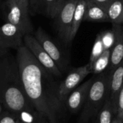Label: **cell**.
<instances>
[{"label": "cell", "instance_id": "obj_21", "mask_svg": "<svg viewBox=\"0 0 123 123\" xmlns=\"http://www.w3.org/2000/svg\"><path fill=\"white\" fill-rule=\"evenodd\" d=\"M92 1L97 3V4H99L102 6H104L105 7H107L113 0H92Z\"/></svg>", "mask_w": 123, "mask_h": 123}, {"label": "cell", "instance_id": "obj_14", "mask_svg": "<svg viewBox=\"0 0 123 123\" xmlns=\"http://www.w3.org/2000/svg\"><path fill=\"white\" fill-rule=\"evenodd\" d=\"M123 61V30L119 32L118 37L114 46L111 49L110 63L108 71L112 73L117 66H118Z\"/></svg>", "mask_w": 123, "mask_h": 123}, {"label": "cell", "instance_id": "obj_15", "mask_svg": "<svg viewBox=\"0 0 123 123\" xmlns=\"http://www.w3.org/2000/svg\"><path fill=\"white\" fill-rule=\"evenodd\" d=\"M109 22L115 25H123V0H113L107 6Z\"/></svg>", "mask_w": 123, "mask_h": 123}, {"label": "cell", "instance_id": "obj_12", "mask_svg": "<svg viewBox=\"0 0 123 123\" xmlns=\"http://www.w3.org/2000/svg\"><path fill=\"white\" fill-rule=\"evenodd\" d=\"M84 21L109 22L107 7L92 1H86Z\"/></svg>", "mask_w": 123, "mask_h": 123}, {"label": "cell", "instance_id": "obj_18", "mask_svg": "<svg viewBox=\"0 0 123 123\" xmlns=\"http://www.w3.org/2000/svg\"><path fill=\"white\" fill-rule=\"evenodd\" d=\"M105 51V48L103 46L100 35H98L95 39L94 43L93 45V48L92 50V53L90 55V58H89V63H92L95 59H97L99 56H100Z\"/></svg>", "mask_w": 123, "mask_h": 123}, {"label": "cell", "instance_id": "obj_1", "mask_svg": "<svg viewBox=\"0 0 123 123\" xmlns=\"http://www.w3.org/2000/svg\"><path fill=\"white\" fill-rule=\"evenodd\" d=\"M16 58L25 92L32 105L50 123H64L67 108L61 99L58 82L24 45Z\"/></svg>", "mask_w": 123, "mask_h": 123}, {"label": "cell", "instance_id": "obj_23", "mask_svg": "<svg viewBox=\"0 0 123 123\" xmlns=\"http://www.w3.org/2000/svg\"><path fill=\"white\" fill-rule=\"evenodd\" d=\"M6 1H14V2H17V1H27V2H30V0H6Z\"/></svg>", "mask_w": 123, "mask_h": 123}, {"label": "cell", "instance_id": "obj_16", "mask_svg": "<svg viewBox=\"0 0 123 123\" xmlns=\"http://www.w3.org/2000/svg\"><path fill=\"white\" fill-rule=\"evenodd\" d=\"M110 55L111 49L106 50L100 56L95 59L92 63H89L90 64L92 74H93L94 75H97L106 71V70L109 68L110 66Z\"/></svg>", "mask_w": 123, "mask_h": 123}, {"label": "cell", "instance_id": "obj_28", "mask_svg": "<svg viewBox=\"0 0 123 123\" xmlns=\"http://www.w3.org/2000/svg\"><path fill=\"white\" fill-rule=\"evenodd\" d=\"M1 1H2V0H0V3H1Z\"/></svg>", "mask_w": 123, "mask_h": 123}, {"label": "cell", "instance_id": "obj_19", "mask_svg": "<svg viewBox=\"0 0 123 123\" xmlns=\"http://www.w3.org/2000/svg\"><path fill=\"white\" fill-rule=\"evenodd\" d=\"M0 123H19L15 115L7 111L4 110L1 112V115L0 116Z\"/></svg>", "mask_w": 123, "mask_h": 123}, {"label": "cell", "instance_id": "obj_3", "mask_svg": "<svg viewBox=\"0 0 123 123\" xmlns=\"http://www.w3.org/2000/svg\"><path fill=\"white\" fill-rule=\"evenodd\" d=\"M2 8L6 22L18 27L24 36L32 34L33 26L30 17V2H14L4 0L2 3Z\"/></svg>", "mask_w": 123, "mask_h": 123}, {"label": "cell", "instance_id": "obj_2", "mask_svg": "<svg viewBox=\"0 0 123 123\" xmlns=\"http://www.w3.org/2000/svg\"><path fill=\"white\" fill-rule=\"evenodd\" d=\"M111 74L105 71L94 76L86 101L82 108L79 123H87L96 116L110 95Z\"/></svg>", "mask_w": 123, "mask_h": 123}, {"label": "cell", "instance_id": "obj_11", "mask_svg": "<svg viewBox=\"0 0 123 123\" xmlns=\"http://www.w3.org/2000/svg\"><path fill=\"white\" fill-rule=\"evenodd\" d=\"M65 1L66 0H35L30 6V12L32 14L37 12L54 19Z\"/></svg>", "mask_w": 123, "mask_h": 123}, {"label": "cell", "instance_id": "obj_17", "mask_svg": "<svg viewBox=\"0 0 123 123\" xmlns=\"http://www.w3.org/2000/svg\"><path fill=\"white\" fill-rule=\"evenodd\" d=\"M115 112L110 97L107 98L105 103L97 113L95 123H112L114 120Z\"/></svg>", "mask_w": 123, "mask_h": 123}, {"label": "cell", "instance_id": "obj_7", "mask_svg": "<svg viewBox=\"0 0 123 123\" xmlns=\"http://www.w3.org/2000/svg\"><path fill=\"white\" fill-rule=\"evenodd\" d=\"M90 74H92L90 64L88 63L83 66L71 70L66 78L60 82L58 93L61 99L65 104L70 93L79 86L84 79Z\"/></svg>", "mask_w": 123, "mask_h": 123}, {"label": "cell", "instance_id": "obj_29", "mask_svg": "<svg viewBox=\"0 0 123 123\" xmlns=\"http://www.w3.org/2000/svg\"></svg>", "mask_w": 123, "mask_h": 123}, {"label": "cell", "instance_id": "obj_8", "mask_svg": "<svg viewBox=\"0 0 123 123\" xmlns=\"http://www.w3.org/2000/svg\"><path fill=\"white\" fill-rule=\"evenodd\" d=\"M35 38L41 45L43 48L55 61L62 73L66 71L68 67V61L63 55L62 51L58 48L54 41L41 27H38L35 32Z\"/></svg>", "mask_w": 123, "mask_h": 123}, {"label": "cell", "instance_id": "obj_26", "mask_svg": "<svg viewBox=\"0 0 123 123\" xmlns=\"http://www.w3.org/2000/svg\"><path fill=\"white\" fill-rule=\"evenodd\" d=\"M86 1H92V0H86Z\"/></svg>", "mask_w": 123, "mask_h": 123}, {"label": "cell", "instance_id": "obj_5", "mask_svg": "<svg viewBox=\"0 0 123 123\" xmlns=\"http://www.w3.org/2000/svg\"><path fill=\"white\" fill-rule=\"evenodd\" d=\"M24 45L30 50L40 63L53 76L58 79L62 76L63 73L58 68L55 61L43 48L37 39L32 34L25 35L23 37Z\"/></svg>", "mask_w": 123, "mask_h": 123}, {"label": "cell", "instance_id": "obj_9", "mask_svg": "<svg viewBox=\"0 0 123 123\" xmlns=\"http://www.w3.org/2000/svg\"><path fill=\"white\" fill-rule=\"evenodd\" d=\"M93 80L94 76L80 84L70 93L66 101V108L68 112L75 114L82 110L88 97Z\"/></svg>", "mask_w": 123, "mask_h": 123}, {"label": "cell", "instance_id": "obj_27", "mask_svg": "<svg viewBox=\"0 0 123 123\" xmlns=\"http://www.w3.org/2000/svg\"><path fill=\"white\" fill-rule=\"evenodd\" d=\"M1 56H0V63H1Z\"/></svg>", "mask_w": 123, "mask_h": 123}, {"label": "cell", "instance_id": "obj_22", "mask_svg": "<svg viewBox=\"0 0 123 123\" xmlns=\"http://www.w3.org/2000/svg\"><path fill=\"white\" fill-rule=\"evenodd\" d=\"M123 123V120L120 119V118H119V117H116L114 119L113 122H112V123Z\"/></svg>", "mask_w": 123, "mask_h": 123}, {"label": "cell", "instance_id": "obj_13", "mask_svg": "<svg viewBox=\"0 0 123 123\" xmlns=\"http://www.w3.org/2000/svg\"><path fill=\"white\" fill-rule=\"evenodd\" d=\"M86 6V0H78L76 6L75 12H74V17H73L70 34H69L68 44H71L72 41L74 40L82 21H84Z\"/></svg>", "mask_w": 123, "mask_h": 123}, {"label": "cell", "instance_id": "obj_24", "mask_svg": "<svg viewBox=\"0 0 123 123\" xmlns=\"http://www.w3.org/2000/svg\"><path fill=\"white\" fill-rule=\"evenodd\" d=\"M2 107H3V106H2L1 103L0 102V116H1V112H2V111H3V110H2Z\"/></svg>", "mask_w": 123, "mask_h": 123}, {"label": "cell", "instance_id": "obj_4", "mask_svg": "<svg viewBox=\"0 0 123 123\" xmlns=\"http://www.w3.org/2000/svg\"><path fill=\"white\" fill-rule=\"evenodd\" d=\"M78 0H66L55 17V27L60 39L68 45V37Z\"/></svg>", "mask_w": 123, "mask_h": 123}, {"label": "cell", "instance_id": "obj_10", "mask_svg": "<svg viewBox=\"0 0 123 123\" xmlns=\"http://www.w3.org/2000/svg\"><path fill=\"white\" fill-rule=\"evenodd\" d=\"M110 74L111 76L110 82L109 97L111 100L115 115L117 117L118 97L123 86V61Z\"/></svg>", "mask_w": 123, "mask_h": 123}, {"label": "cell", "instance_id": "obj_25", "mask_svg": "<svg viewBox=\"0 0 123 123\" xmlns=\"http://www.w3.org/2000/svg\"><path fill=\"white\" fill-rule=\"evenodd\" d=\"M35 1V0H30V6L31 5H32V4H34Z\"/></svg>", "mask_w": 123, "mask_h": 123}, {"label": "cell", "instance_id": "obj_20", "mask_svg": "<svg viewBox=\"0 0 123 123\" xmlns=\"http://www.w3.org/2000/svg\"><path fill=\"white\" fill-rule=\"evenodd\" d=\"M117 117L123 120V86L120 92L117 102Z\"/></svg>", "mask_w": 123, "mask_h": 123}, {"label": "cell", "instance_id": "obj_6", "mask_svg": "<svg viewBox=\"0 0 123 123\" xmlns=\"http://www.w3.org/2000/svg\"><path fill=\"white\" fill-rule=\"evenodd\" d=\"M23 37L18 27L5 22L0 26V56L7 53L10 49L17 50L24 45Z\"/></svg>", "mask_w": 123, "mask_h": 123}]
</instances>
